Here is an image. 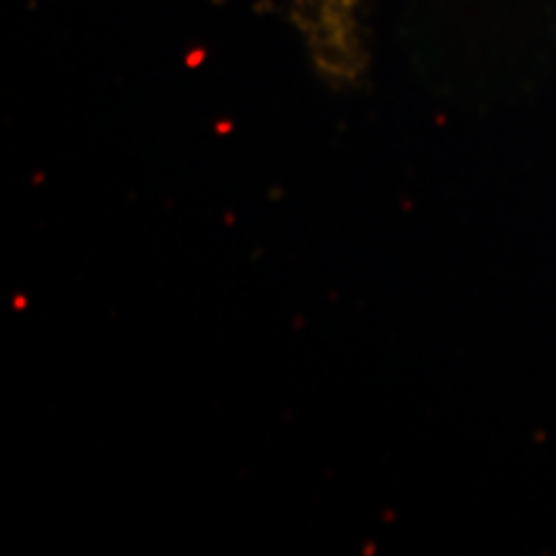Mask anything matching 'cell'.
Masks as SVG:
<instances>
[{"instance_id": "6da1fadb", "label": "cell", "mask_w": 556, "mask_h": 556, "mask_svg": "<svg viewBox=\"0 0 556 556\" xmlns=\"http://www.w3.org/2000/svg\"><path fill=\"white\" fill-rule=\"evenodd\" d=\"M366 0H291V18L317 75L332 88H356L366 78Z\"/></svg>"}]
</instances>
